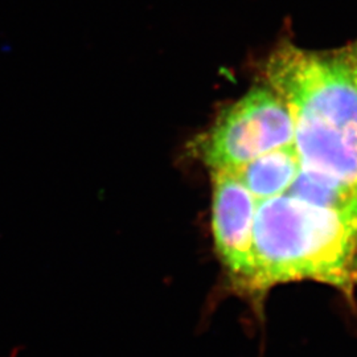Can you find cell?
<instances>
[{"instance_id":"obj_1","label":"cell","mask_w":357,"mask_h":357,"mask_svg":"<svg viewBox=\"0 0 357 357\" xmlns=\"http://www.w3.org/2000/svg\"><path fill=\"white\" fill-rule=\"evenodd\" d=\"M258 81L291 112L299 169L357 190V38L324 51L282 40Z\"/></svg>"},{"instance_id":"obj_2","label":"cell","mask_w":357,"mask_h":357,"mask_svg":"<svg viewBox=\"0 0 357 357\" xmlns=\"http://www.w3.org/2000/svg\"><path fill=\"white\" fill-rule=\"evenodd\" d=\"M255 204V274L248 293L258 298L280 283L311 280L352 296L357 206H318L289 193Z\"/></svg>"},{"instance_id":"obj_3","label":"cell","mask_w":357,"mask_h":357,"mask_svg":"<svg viewBox=\"0 0 357 357\" xmlns=\"http://www.w3.org/2000/svg\"><path fill=\"white\" fill-rule=\"evenodd\" d=\"M294 143L289 106L268 85L257 81L234 102L224 106L188 150L209 171L234 169Z\"/></svg>"},{"instance_id":"obj_4","label":"cell","mask_w":357,"mask_h":357,"mask_svg":"<svg viewBox=\"0 0 357 357\" xmlns=\"http://www.w3.org/2000/svg\"><path fill=\"white\" fill-rule=\"evenodd\" d=\"M211 178L212 231L217 255L233 284L248 293L255 274V197L230 171H211Z\"/></svg>"},{"instance_id":"obj_5","label":"cell","mask_w":357,"mask_h":357,"mask_svg":"<svg viewBox=\"0 0 357 357\" xmlns=\"http://www.w3.org/2000/svg\"><path fill=\"white\" fill-rule=\"evenodd\" d=\"M227 171L240 178L255 203H259L287 191L299 171V160L294 144H290Z\"/></svg>"}]
</instances>
